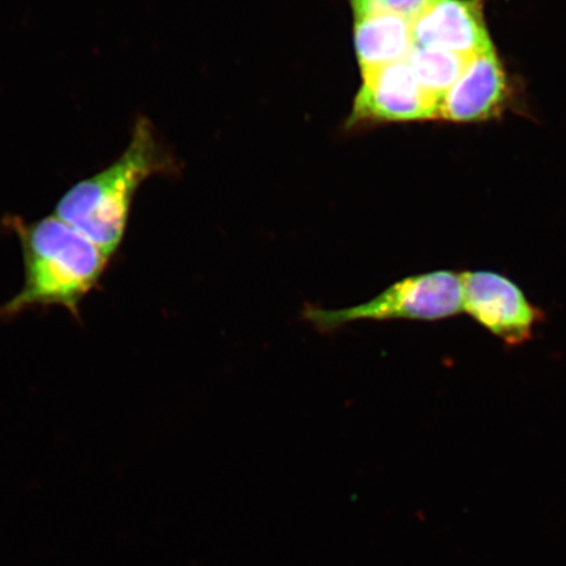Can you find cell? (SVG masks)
<instances>
[{"label": "cell", "mask_w": 566, "mask_h": 566, "mask_svg": "<svg viewBox=\"0 0 566 566\" xmlns=\"http://www.w3.org/2000/svg\"><path fill=\"white\" fill-rule=\"evenodd\" d=\"M506 97L504 69L494 49L472 56L440 103L438 117L454 123H475L499 113Z\"/></svg>", "instance_id": "7"}, {"label": "cell", "mask_w": 566, "mask_h": 566, "mask_svg": "<svg viewBox=\"0 0 566 566\" xmlns=\"http://www.w3.org/2000/svg\"><path fill=\"white\" fill-rule=\"evenodd\" d=\"M463 310L506 345H521L533 337L542 311L528 302L525 293L504 275L493 272L460 274Z\"/></svg>", "instance_id": "5"}, {"label": "cell", "mask_w": 566, "mask_h": 566, "mask_svg": "<svg viewBox=\"0 0 566 566\" xmlns=\"http://www.w3.org/2000/svg\"><path fill=\"white\" fill-rule=\"evenodd\" d=\"M470 60L442 49L415 45L407 62L421 86L442 101L446 92L463 74Z\"/></svg>", "instance_id": "9"}, {"label": "cell", "mask_w": 566, "mask_h": 566, "mask_svg": "<svg viewBox=\"0 0 566 566\" xmlns=\"http://www.w3.org/2000/svg\"><path fill=\"white\" fill-rule=\"evenodd\" d=\"M363 77L349 127L438 117L440 98L421 86L407 61L363 71Z\"/></svg>", "instance_id": "4"}, {"label": "cell", "mask_w": 566, "mask_h": 566, "mask_svg": "<svg viewBox=\"0 0 566 566\" xmlns=\"http://www.w3.org/2000/svg\"><path fill=\"white\" fill-rule=\"evenodd\" d=\"M415 45L472 56L492 51L483 0H431L412 24Z\"/></svg>", "instance_id": "6"}, {"label": "cell", "mask_w": 566, "mask_h": 566, "mask_svg": "<svg viewBox=\"0 0 566 566\" xmlns=\"http://www.w3.org/2000/svg\"><path fill=\"white\" fill-rule=\"evenodd\" d=\"M463 310V287L460 274L437 271L394 283L374 300L342 310L307 306L304 321L321 334H332L360 321H441Z\"/></svg>", "instance_id": "3"}, {"label": "cell", "mask_w": 566, "mask_h": 566, "mask_svg": "<svg viewBox=\"0 0 566 566\" xmlns=\"http://www.w3.org/2000/svg\"><path fill=\"white\" fill-rule=\"evenodd\" d=\"M23 250L25 280L21 292L0 307V318H12L34 307L60 306L80 318V304L103 277L109 259L56 216L25 222L4 219Z\"/></svg>", "instance_id": "1"}, {"label": "cell", "mask_w": 566, "mask_h": 566, "mask_svg": "<svg viewBox=\"0 0 566 566\" xmlns=\"http://www.w3.org/2000/svg\"><path fill=\"white\" fill-rule=\"evenodd\" d=\"M431 0H349L354 18L398 17L415 23Z\"/></svg>", "instance_id": "10"}, {"label": "cell", "mask_w": 566, "mask_h": 566, "mask_svg": "<svg viewBox=\"0 0 566 566\" xmlns=\"http://www.w3.org/2000/svg\"><path fill=\"white\" fill-rule=\"evenodd\" d=\"M175 169V160L160 144L153 124L142 117L122 157L104 171L75 184L56 203L54 216L83 233L111 260L123 243L140 184Z\"/></svg>", "instance_id": "2"}, {"label": "cell", "mask_w": 566, "mask_h": 566, "mask_svg": "<svg viewBox=\"0 0 566 566\" xmlns=\"http://www.w3.org/2000/svg\"><path fill=\"white\" fill-rule=\"evenodd\" d=\"M354 42L363 71L407 61L415 48L412 23L391 15L356 19Z\"/></svg>", "instance_id": "8"}]
</instances>
